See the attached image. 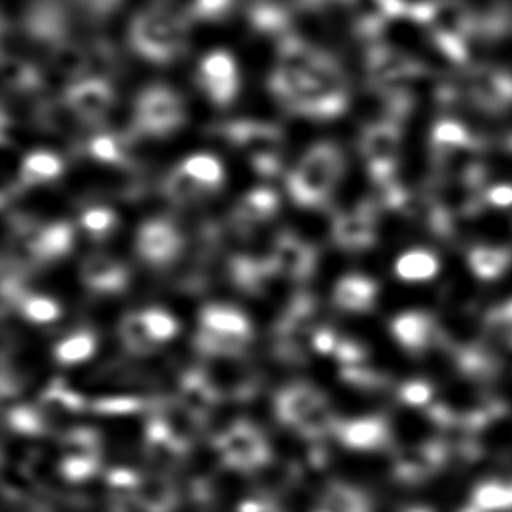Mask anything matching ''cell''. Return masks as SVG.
Wrapping results in <instances>:
<instances>
[{"instance_id":"cell-12","label":"cell","mask_w":512,"mask_h":512,"mask_svg":"<svg viewBox=\"0 0 512 512\" xmlns=\"http://www.w3.org/2000/svg\"><path fill=\"white\" fill-rule=\"evenodd\" d=\"M327 397L324 392L308 385V383H292L289 387L282 388L275 399V413L278 420L298 430L301 423L312 415L315 409L326 404Z\"/></svg>"},{"instance_id":"cell-39","label":"cell","mask_w":512,"mask_h":512,"mask_svg":"<svg viewBox=\"0 0 512 512\" xmlns=\"http://www.w3.org/2000/svg\"><path fill=\"white\" fill-rule=\"evenodd\" d=\"M146 408V402L137 397H107L93 404V409L105 415H128Z\"/></svg>"},{"instance_id":"cell-13","label":"cell","mask_w":512,"mask_h":512,"mask_svg":"<svg viewBox=\"0 0 512 512\" xmlns=\"http://www.w3.org/2000/svg\"><path fill=\"white\" fill-rule=\"evenodd\" d=\"M177 401L196 422L203 423L214 411L217 402L221 401V395L208 378L205 369L198 367V369L187 371L180 378Z\"/></svg>"},{"instance_id":"cell-1","label":"cell","mask_w":512,"mask_h":512,"mask_svg":"<svg viewBox=\"0 0 512 512\" xmlns=\"http://www.w3.org/2000/svg\"><path fill=\"white\" fill-rule=\"evenodd\" d=\"M187 23L170 7L151 6L142 9L130 25L133 51L147 62L170 63L179 58L187 46Z\"/></svg>"},{"instance_id":"cell-37","label":"cell","mask_w":512,"mask_h":512,"mask_svg":"<svg viewBox=\"0 0 512 512\" xmlns=\"http://www.w3.org/2000/svg\"><path fill=\"white\" fill-rule=\"evenodd\" d=\"M7 422L13 427L14 432H20L25 436H35L44 432V418L41 413L34 408L27 406H18L9 411Z\"/></svg>"},{"instance_id":"cell-30","label":"cell","mask_w":512,"mask_h":512,"mask_svg":"<svg viewBox=\"0 0 512 512\" xmlns=\"http://www.w3.org/2000/svg\"><path fill=\"white\" fill-rule=\"evenodd\" d=\"M474 509L479 512H497L512 509V485L485 483L474 495Z\"/></svg>"},{"instance_id":"cell-7","label":"cell","mask_w":512,"mask_h":512,"mask_svg":"<svg viewBox=\"0 0 512 512\" xmlns=\"http://www.w3.org/2000/svg\"><path fill=\"white\" fill-rule=\"evenodd\" d=\"M18 235L23 240L28 256L37 263L58 261L74 247V228L69 222L34 224L23 221L18 224Z\"/></svg>"},{"instance_id":"cell-34","label":"cell","mask_w":512,"mask_h":512,"mask_svg":"<svg viewBox=\"0 0 512 512\" xmlns=\"http://www.w3.org/2000/svg\"><path fill=\"white\" fill-rule=\"evenodd\" d=\"M397 275L404 280H425L432 277L436 271V261L427 252H408L397 261Z\"/></svg>"},{"instance_id":"cell-41","label":"cell","mask_w":512,"mask_h":512,"mask_svg":"<svg viewBox=\"0 0 512 512\" xmlns=\"http://www.w3.org/2000/svg\"><path fill=\"white\" fill-rule=\"evenodd\" d=\"M334 357L340 360L343 366H360L362 360L366 357V353H364V348L359 343L352 340H341L340 338Z\"/></svg>"},{"instance_id":"cell-29","label":"cell","mask_w":512,"mask_h":512,"mask_svg":"<svg viewBox=\"0 0 512 512\" xmlns=\"http://www.w3.org/2000/svg\"><path fill=\"white\" fill-rule=\"evenodd\" d=\"M163 189H165L168 198L175 201V203H179V205L193 203V201L200 198L201 194L207 193L182 167H177L173 172H170V175L165 179Z\"/></svg>"},{"instance_id":"cell-9","label":"cell","mask_w":512,"mask_h":512,"mask_svg":"<svg viewBox=\"0 0 512 512\" xmlns=\"http://www.w3.org/2000/svg\"><path fill=\"white\" fill-rule=\"evenodd\" d=\"M65 102L79 121L98 126L104 123L105 116L111 111L114 91L111 84L100 77H83L67 90Z\"/></svg>"},{"instance_id":"cell-5","label":"cell","mask_w":512,"mask_h":512,"mask_svg":"<svg viewBox=\"0 0 512 512\" xmlns=\"http://www.w3.org/2000/svg\"><path fill=\"white\" fill-rule=\"evenodd\" d=\"M222 462L236 471H256L270 462V444L249 422H236L215 441Z\"/></svg>"},{"instance_id":"cell-6","label":"cell","mask_w":512,"mask_h":512,"mask_svg":"<svg viewBox=\"0 0 512 512\" xmlns=\"http://www.w3.org/2000/svg\"><path fill=\"white\" fill-rule=\"evenodd\" d=\"M198 84L215 105L228 107L240 93V72L235 56L226 49H214L198 67Z\"/></svg>"},{"instance_id":"cell-27","label":"cell","mask_w":512,"mask_h":512,"mask_svg":"<svg viewBox=\"0 0 512 512\" xmlns=\"http://www.w3.org/2000/svg\"><path fill=\"white\" fill-rule=\"evenodd\" d=\"M119 338L128 352L137 353V355L149 353L156 346L153 338L149 336L140 312L128 313L123 317L119 324Z\"/></svg>"},{"instance_id":"cell-18","label":"cell","mask_w":512,"mask_h":512,"mask_svg":"<svg viewBox=\"0 0 512 512\" xmlns=\"http://www.w3.org/2000/svg\"><path fill=\"white\" fill-rule=\"evenodd\" d=\"M200 327L212 333L233 336L247 343L252 340L249 319L233 306L210 305L203 308L200 313Z\"/></svg>"},{"instance_id":"cell-24","label":"cell","mask_w":512,"mask_h":512,"mask_svg":"<svg viewBox=\"0 0 512 512\" xmlns=\"http://www.w3.org/2000/svg\"><path fill=\"white\" fill-rule=\"evenodd\" d=\"M315 512H371V504L357 488L346 483H331L322 493Z\"/></svg>"},{"instance_id":"cell-32","label":"cell","mask_w":512,"mask_h":512,"mask_svg":"<svg viewBox=\"0 0 512 512\" xmlns=\"http://www.w3.org/2000/svg\"><path fill=\"white\" fill-rule=\"evenodd\" d=\"M81 228L88 233L90 238L102 242L114 233V229L118 228V215L111 208H88L81 215Z\"/></svg>"},{"instance_id":"cell-19","label":"cell","mask_w":512,"mask_h":512,"mask_svg":"<svg viewBox=\"0 0 512 512\" xmlns=\"http://www.w3.org/2000/svg\"><path fill=\"white\" fill-rule=\"evenodd\" d=\"M378 287L373 280L362 275H348L341 278L334 289V305L343 312H367L373 308Z\"/></svg>"},{"instance_id":"cell-31","label":"cell","mask_w":512,"mask_h":512,"mask_svg":"<svg viewBox=\"0 0 512 512\" xmlns=\"http://www.w3.org/2000/svg\"><path fill=\"white\" fill-rule=\"evenodd\" d=\"M88 153L93 160L105 165H125L128 161L126 146L123 140L111 133H102L88 142Z\"/></svg>"},{"instance_id":"cell-8","label":"cell","mask_w":512,"mask_h":512,"mask_svg":"<svg viewBox=\"0 0 512 512\" xmlns=\"http://www.w3.org/2000/svg\"><path fill=\"white\" fill-rule=\"evenodd\" d=\"M137 254L154 268H167L184 249V236L167 219H153L142 224L135 240Z\"/></svg>"},{"instance_id":"cell-23","label":"cell","mask_w":512,"mask_h":512,"mask_svg":"<svg viewBox=\"0 0 512 512\" xmlns=\"http://www.w3.org/2000/svg\"><path fill=\"white\" fill-rule=\"evenodd\" d=\"M65 170L63 160L49 151H35L28 154L20 168V182L25 186H39L58 179Z\"/></svg>"},{"instance_id":"cell-35","label":"cell","mask_w":512,"mask_h":512,"mask_svg":"<svg viewBox=\"0 0 512 512\" xmlns=\"http://www.w3.org/2000/svg\"><path fill=\"white\" fill-rule=\"evenodd\" d=\"M4 83L18 91L34 90L39 84V74L27 62L18 58H6L4 65Z\"/></svg>"},{"instance_id":"cell-2","label":"cell","mask_w":512,"mask_h":512,"mask_svg":"<svg viewBox=\"0 0 512 512\" xmlns=\"http://www.w3.org/2000/svg\"><path fill=\"white\" fill-rule=\"evenodd\" d=\"M345 172V158L338 147L322 142L306 151L287 177L292 200L301 207H320L331 196Z\"/></svg>"},{"instance_id":"cell-42","label":"cell","mask_w":512,"mask_h":512,"mask_svg":"<svg viewBox=\"0 0 512 512\" xmlns=\"http://www.w3.org/2000/svg\"><path fill=\"white\" fill-rule=\"evenodd\" d=\"M338 343H340V338H338V334L334 333L333 329L319 327V329L313 331V350L320 353V355H334L336 348H338Z\"/></svg>"},{"instance_id":"cell-38","label":"cell","mask_w":512,"mask_h":512,"mask_svg":"<svg viewBox=\"0 0 512 512\" xmlns=\"http://www.w3.org/2000/svg\"><path fill=\"white\" fill-rule=\"evenodd\" d=\"M55 65L63 74L70 77H76L77 81L83 79L86 72V56L79 49L72 46L60 48L55 53Z\"/></svg>"},{"instance_id":"cell-43","label":"cell","mask_w":512,"mask_h":512,"mask_svg":"<svg viewBox=\"0 0 512 512\" xmlns=\"http://www.w3.org/2000/svg\"><path fill=\"white\" fill-rule=\"evenodd\" d=\"M472 261L481 275H495L504 264V256L500 252L485 250V252H476Z\"/></svg>"},{"instance_id":"cell-28","label":"cell","mask_w":512,"mask_h":512,"mask_svg":"<svg viewBox=\"0 0 512 512\" xmlns=\"http://www.w3.org/2000/svg\"><path fill=\"white\" fill-rule=\"evenodd\" d=\"M18 310L32 324H51L62 315V308L55 299L41 294H25L18 303Z\"/></svg>"},{"instance_id":"cell-25","label":"cell","mask_w":512,"mask_h":512,"mask_svg":"<svg viewBox=\"0 0 512 512\" xmlns=\"http://www.w3.org/2000/svg\"><path fill=\"white\" fill-rule=\"evenodd\" d=\"M95 350H97V336L88 329H81L55 346V359L62 366H74L90 359Z\"/></svg>"},{"instance_id":"cell-36","label":"cell","mask_w":512,"mask_h":512,"mask_svg":"<svg viewBox=\"0 0 512 512\" xmlns=\"http://www.w3.org/2000/svg\"><path fill=\"white\" fill-rule=\"evenodd\" d=\"M394 334L402 345L408 348H418L423 345V341L427 338V322L420 315H402L395 320Z\"/></svg>"},{"instance_id":"cell-26","label":"cell","mask_w":512,"mask_h":512,"mask_svg":"<svg viewBox=\"0 0 512 512\" xmlns=\"http://www.w3.org/2000/svg\"><path fill=\"white\" fill-rule=\"evenodd\" d=\"M205 191H214L222 186L224 170L221 161L212 154H193L180 165Z\"/></svg>"},{"instance_id":"cell-21","label":"cell","mask_w":512,"mask_h":512,"mask_svg":"<svg viewBox=\"0 0 512 512\" xmlns=\"http://www.w3.org/2000/svg\"><path fill=\"white\" fill-rule=\"evenodd\" d=\"M334 240L346 250L367 249L374 240L373 222L367 212L343 214L334 221Z\"/></svg>"},{"instance_id":"cell-3","label":"cell","mask_w":512,"mask_h":512,"mask_svg":"<svg viewBox=\"0 0 512 512\" xmlns=\"http://www.w3.org/2000/svg\"><path fill=\"white\" fill-rule=\"evenodd\" d=\"M222 135L231 146L249 156L257 173L264 177H273L280 172V153L284 139L277 126L257 121H235L222 126Z\"/></svg>"},{"instance_id":"cell-4","label":"cell","mask_w":512,"mask_h":512,"mask_svg":"<svg viewBox=\"0 0 512 512\" xmlns=\"http://www.w3.org/2000/svg\"><path fill=\"white\" fill-rule=\"evenodd\" d=\"M186 121L184 104L167 86H151L140 93L135 104L137 130L153 137H165L179 130Z\"/></svg>"},{"instance_id":"cell-17","label":"cell","mask_w":512,"mask_h":512,"mask_svg":"<svg viewBox=\"0 0 512 512\" xmlns=\"http://www.w3.org/2000/svg\"><path fill=\"white\" fill-rule=\"evenodd\" d=\"M140 511L144 512H172L177 506V490L167 476L149 474L139 476L135 500Z\"/></svg>"},{"instance_id":"cell-15","label":"cell","mask_w":512,"mask_h":512,"mask_svg":"<svg viewBox=\"0 0 512 512\" xmlns=\"http://www.w3.org/2000/svg\"><path fill=\"white\" fill-rule=\"evenodd\" d=\"M397 142L399 137L392 125L371 126L362 135V153L369 161L371 175L378 182H385L392 173Z\"/></svg>"},{"instance_id":"cell-44","label":"cell","mask_w":512,"mask_h":512,"mask_svg":"<svg viewBox=\"0 0 512 512\" xmlns=\"http://www.w3.org/2000/svg\"><path fill=\"white\" fill-rule=\"evenodd\" d=\"M401 397L402 401H406L408 404L422 406L429 401L430 392L427 385H423V383H408L406 387L402 388Z\"/></svg>"},{"instance_id":"cell-14","label":"cell","mask_w":512,"mask_h":512,"mask_svg":"<svg viewBox=\"0 0 512 512\" xmlns=\"http://www.w3.org/2000/svg\"><path fill=\"white\" fill-rule=\"evenodd\" d=\"M81 280L95 294H121L128 287L130 273L125 264L104 254L86 257L81 264Z\"/></svg>"},{"instance_id":"cell-16","label":"cell","mask_w":512,"mask_h":512,"mask_svg":"<svg viewBox=\"0 0 512 512\" xmlns=\"http://www.w3.org/2000/svg\"><path fill=\"white\" fill-rule=\"evenodd\" d=\"M334 434L346 448L355 451L380 450L388 443L387 425L380 418H357L338 422Z\"/></svg>"},{"instance_id":"cell-40","label":"cell","mask_w":512,"mask_h":512,"mask_svg":"<svg viewBox=\"0 0 512 512\" xmlns=\"http://www.w3.org/2000/svg\"><path fill=\"white\" fill-rule=\"evenodd\" d=\"M341 380L353 387L373 388L380 385V376L364 366H343Z\"/></svg>"},{"instance_id":"cell-33","label":"cell","mask_w":512,"mask_h":512,"mask_svg":"<svg viewBox=\"0 0 512 512\" xmlns=\"http://www.w3.org/2000/svg\"><path fill=\"white\" fill-rule=\"evenodd\" d=\"M140 315L144 319L149 336L153 338L156 345L173 340L179 333V322L161 308H146L144 312H140Z\"/></svg>"},{"instance_id":"cell-22","label":"cell","mask_w":512,"mask_h":512,"mask_svg":"<svg viewBox=\"0 0 512 512\" xmlns=\"http://www.w3.org/2000/svg\"><path fill=\"white\" fill-rule=\"evenodd\" d=\"M443 462V451L436 446H422L402 451L397 458V476L404 481H418L436 471Z\"/></svg>"},{"instance_id":"cell-11","label":"cell","mask_w":512,"mask_h":512,"mask_svg":"<svg viewBox=\"0 0 512 512\" xmlns=\"http://www.w3.org/2000/svg\"><path fill=\"white\" fill-rule=\"evenodd\" d=\"M271 259L277 268V273L292 278L296 282H305L312 277L317 264L315 250L296 235L282 233L278 236Z\"/></svg>"},{"instance_id":"cell-20","label":"cell","mask_w":512,"mask_h":512,"mask_svg":"<svg viewBox=\"0 0 512 512\" xmlns=\"http://www.w3.org/2000/svg\"><path fill=\"white\" fill-rule=\"evenodd\" d=\"M280 207L277 193L268 187H257L249 194H245L238 201L233 210V219L238 226H254L257 222H264L277 214Z\"/></svg>"},{"instance_id":"cell-10","label":"cell","mask_w":512,"mask_h":512,"mask_svg":"<svg viewBox=\"0 0 512 512\" xmlns=\"http://www.w3.org/2000/svg\"><path fill=\"white\" fill-rule=\"evenodd\" d=\"M100 439L95 430L74 429L63 437L62 472L69 481H83L95 474Z\"/></svg>"}]
</instances>
